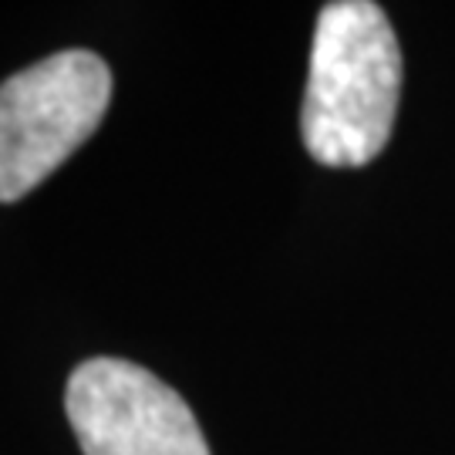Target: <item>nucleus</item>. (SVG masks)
Instances as JSON below:
<instances>
[{
    "label": "nucleus",
    "instance_id": "7ed1b4c3",
    "mask_svg": "<svg viewBox=\"0 0 455 455\" xmlns=\"http://www.w3.org/2000/svg\"><path fill=\"white\" fill-rule=\"evenodd\" d=\"M65 408L84 455H210L180 391L132 361L78 364L68 378Z\"/></svg>",
    "mask_w": 455,
    "mask_h": 455
},
{
    "label": "nucleus",
    "instance_id": "f03ea898",
    "mask_svg": "<svg viewBox=\"0 0 455 455\" xmlns=\"http://www.w3.org/2000/svg\"><path fill=\"white\" fill-rule=\"evenodd\" d=\"M112 101L95 51H58L0 84V203H14L78 152Z\"/></svg>",
    "mask_w": 455,
    "mask_h": 455
},
{
    "label": "nucleus",
    "instance_id": "f257e3e1",
    "mask_svg": "<svg viewBox=\"0 0 455 455\" xmlns=\"http://www.w3.org/2000/svg\"><path fill=\"white\" fill-rule=\"evenodd\" d=\"M402 98V48L388 17L368 0H338L317 14L304 146L321 165H368L388 146Z\"/></svg>",
    "mask_w": 455,
    "mask_h": 455
}]
</instances>
